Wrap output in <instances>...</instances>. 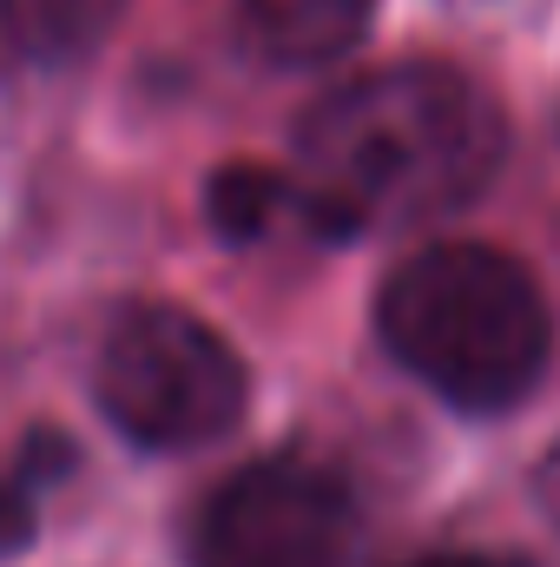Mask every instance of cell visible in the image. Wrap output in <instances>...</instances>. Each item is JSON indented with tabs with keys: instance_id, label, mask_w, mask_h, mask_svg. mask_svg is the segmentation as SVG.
I'll return each mask as SVG.
<instances>
[{
	"instance_id": "cell-1",
	"label": "cell",
	"mask_w": 560,
	"mask_h": 567,
	"mask_svg": "<svg viewBox=\"0 0 560 567\" xmlns=\"http://www.w3.org/2000/svg\"><path fill=\"white\" fill-rule=\"evenodd\" d=\"M508 158V120L462 66L396 60L323 93L297 126V178L356 238L475 205Z\"/></svg>"
},
{
	"instance_id": "cell-2",
	"label": "cell",
	"mask_w": 560,
	"mask_h": 567,
	"mask_svg": "<svg viewBox=\"0 0 560 567\" xmlns=\"http://www.w3.org/2000/svg\"><path fill=\"white\" fill-rule=\"evenodd\" d=\"M376 337L448 410L501 416L548 377L554 310L535 271L501 245L442 238L383 278Z\"/></svg>"
},
{
	"instance_id": "cell-3",
	"label": "cell",
	"mask_w": 560,
	"mask_h": 567,
	"mask_svg": "<svg viewBox=\"0 0 560 567\" xmlns=\"http://www.w3.org/2000/svg\"><path fill=\"white\" fill-rule=\"evenodd\" d=\"M93 396L139 449H205L238 429L251 377L238 350L185 303H126L100 337Z\"/></svg>"
},
{
	"instance_id": "cell-4",
	"label": "cell",
	"mask_w": 560,
	"mask_h": 567,
	"mask_svg": "<svg viewBox=\"0 0 560 567\" xmlns=\"http://www.w3.org/2000/svg\"><path fill=\"white\" fill-rule=\"evenodd\" d=\"M350 555L356 495L303 455L245 462L191 515V567H350Z\"/></svg>"
},
{
	"instance_id": "cell-5",
	"label": "cell",
	"mask_w": 560,
	"mask_h": 567,
	"mask_svg": "<svg viewBox=\"0 0 560 567\" xmlns=\"http://www.w3.org/2000/svg\"><path fill=\"white\" fill-rule=\"evenodd\" d=\"M205 20L231 60L258 73H310L370 33L376 0H205Z\"/></svg>"
},
{
	"instance_id": "cell-6",
	"label": "cell",
	"mask_w": 560,
	"mask_h": 567,
	"mask_svg": "<svg viewBox=\"0 0 560 567\" xmlns=\"http://www.w3.org/2000/svg\"><path fill=\"white\" fill-rule=\"evenodd\" d=\"M205 218L231 245H271V238H336L323 205L303 192L297 172H265V165H231L205 192Z\"/></svg>"
},
{
	"instance_id": "cell-7",
	"label": "cell",
	"mask_w": 560,
	"mask_h": 567,
	"mask_svg": "<svg viewBox=\"0 0 560 567\" xmlns=\"http://www.w3.org/2000/svg\"><path fill=\"white\" fill-rule=\"evenodd\" d=\"M133 0H0V47L27 66H66L106 40Z\"/></svg>"
},
{
	"instance_id": "cell-8",
	"label": "cell",
	"mask_w": 560,
	"mask_h": 567,
	"mask_svg": "<svg viewBox=\"0 0 560 567\" xmlns=\"http://www.w3.org/2000/svg\"><path fill=\"white\" fill-rule=\"evenodd\" d=\"M27 535H33V495H27L20 475L0 468V555H20Z\"/></svg>"
},
{
	"instance_id": "cell-9",
	"label": "cell",
	"mask_w": 560,
	"mask_h": 567,
	"mask_svg": "<svg viewBox=\"0 0 560 567\" xmlns=\"http://www.w3.org/2000/svg\"><path fill=\"white\" fill-rule=\"evenodd\" d=\"M535 495H541V508L560 522V442L541 455V468H535Z\"/></svg>"
},
{
	"instance_id": "cell-10",
	"label": "cell",
	"mask_w": 560,
	"mask_h": 567,
	"mask_svg": "<svg viewBox=\"0 0 560 567\" xmlns=\"http://www.w3.org/2000/svg\"><path fill=\"white\" fill-rule=\"evenodd\" d=\"M409 567H508V561H488V555H428V561H409Z\"/></svg>"
}]
</instances>
